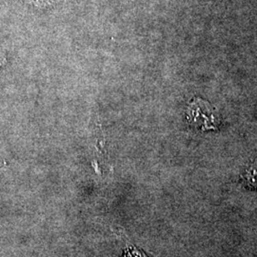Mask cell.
Returning a JSON list of instances; mask_svg holds the SVG:
<instances>
[{
    "mask_svg": "<svg viewBox=\"0 0 257 257\" xmlns=\"http://www.w3.org/2000/svg\"><path fill=\"white\" fill-rule=\"evenodd\" d=\"M29 1L34 2L36 5L39 6V7H45V6L50 5L53 2L52 0H29Z\"/></svg>",
    "mask_w": 257,
    "mask_h": 257,
    "instance_id": "cell-3",
    "label": "cell"
},
{
    "mask_svg": "<svg viewBox=\"0 0 257 257\" xmlns=\"http://www.w3.org/2000/svg\"><path fill=\"white\" fill-rule=\"evenodd\" d=\"M187 117L191 124L203 131L215 128L219 120L215 116L213 110L207 102L195 98L188 107Z\"/></svg>",
    "mask_w": 257,
    "mask_h": 257,
    "instance_id": "cell-1",
    "label": "cell"
},
{
    "mask_svg": "<svg viewBox=\"0 0 257 257\" xmlns=\"http://www.w3.org/2000/svg\"><path fill=\"white\" fill-rule=\"evenodd\" d=\"M241 182L249 190H257V158L241 176Z\"/></svg>",
    "mask_w": 257,
    "mask_h": 257,
    "instance_id": "cell-2",
    "label": "cell"
}]
</instances>
